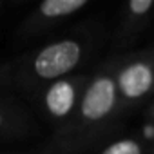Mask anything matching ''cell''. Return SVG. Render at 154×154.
<instances>
[{
	"label": "cell",
	"mask_w": 154,
	"mask_h": 154,
	"mask_svg": "<svg viewBox=\"0 0 154 154\" xmlns=\"http://www.w3.org/2000/svg\"><path fill=\"white\" fill-rule=\"evenodd\" d=\"M85 47L78 38H60L29 54H24L0 69V82L22 91H38L40 87L71 76L84 60Z\"/></svg>",
	"instance_id": "obj_2"
},
{
	"label": "cell",
	"mask_w": 154,
	"mask_h": 154,
	"mask_svg": "<svg viewBox=\"0 0 154 154\" xmlns=\"http://www.w3.org/2000/svg\"><path fill=\"white\" fill-rule=\"evenodd\" d=\"M118 102L114 74L107 71L96 72L87 80L72 118L60 127L45 154H71L78 150L116 112Z\"/></svg>",
	"instance_id": "obj_1"
},
{
	"label": "cell",
	"mask_w": 154,
	"mask_h": 154,
	"mask_svg": "<svg viewBox=\"0 0 154 154\" xmlns=\"http://www.w3.org/2000/svg\"><path fill=\"white\" fill-rule=\"evenodd\" d=\"M154 9V0H131L127 4V13L131 18H143Z\"/></svg>",
	"instance_id": "obj_8"
},
{
	"label": "cell",
	"mask_w": 154,
	"mask_h": 154,
	"mask_svg": "<svg viewBox=\"0 0 154 154\" xmlns=\"http://www.w3.org/2000/svg\"><path fill=\"white\" fill-rule=\"evenodd\" d=\"M85 6H87V0H45V2L38 4L36 9L29 15V18L22 26V31L27 35H33L56 20L78 13Z\"/></svg>",
	"instance_id": "obj_5"
},
{
	"label": "cell",
	"mask_w": 154,
	"mask_h": 154,
	"mask_svg": "<svg viewBox=\"0 0 154 154\" xmlns=\"http://www.w3.org/2000/svg\"><path fill=\"white\" fill-rule=\"evenodd\" d=\"M152 118H154V105H152Z\"/></svg>",
	"instance_id": "obj_10"
},
{
	"label": "cell",
	"mask_w": 154,
	"mask_h": 154,
	"mask_svg": "<svg viewBox=\"0 0 154 154\" xmlns=\"http://www.w3.org/2000/svg\"><path fill=\"white\" fill-rule=\"evenodd\" d=\"M4 8V2H2V0H0V9H2Z\"/></svg>",
	"instance_id": "obj_9"
},
{
	"label": "cell",
	"mask_w": 154,
	"mask_h": 154,
	"mask_svg": "<svg viewBox=\"0 0 154 154\" xmlns=\"http://www.w3.org/2000/svg\"><path fill=\"white\" fill-rule=\"evenodd\" d=\"M114 82L120 100L138 102L154 89V63L147 58L129 60L116 71Z\"/></svg>",
	"instance_id": "obj_4"
},
{
	"label": "cell",
	"mask_w": 154,
	"mask_h": 154,
	"mask_svg": "<svg viewBox=\"0 0 154 154\" xmlns=\"http://www.w3.org/2000/svg\"><path fill=\"white\" fill-rule=\"evenodd\" d=\"M85 84L87 78L84 76H65L40 87L36 91L40 111L45 114V118L58 123L60 127L65 125L78 107Z\"/></svg>",
	"instance_id": "obj_3"
},
{
	"label": "cell",
	"mask_w": 154,
	"mask_h": 154,
	"mask_svg": "<svg viewBox=\"0 0 154 154\" xmlns=\"http://www.w3.org/2000/svg\"><path fill=\"white\" fill-rule=\"evenodd\" d=\"M100 154H143V145L134 138H122L109 143Z\"/></svg>",
	"instance_id": "obj_7"
},
{
	"label": "cell",
	"mask_w": 154,
	"mask_h": 154,
	"mask_svg": "<svg viewBox=\"0 0 154 154\" xmlns=\"http://www.w3.org/2000/svg\"><path fill=\"white\" fill-rule=\"evenodd\" d=\"M31 120L22 107L8 98H0V140H15L29 132Z\"/></svg>",
	"instance_id": "obj_6"
}]
</instances>
